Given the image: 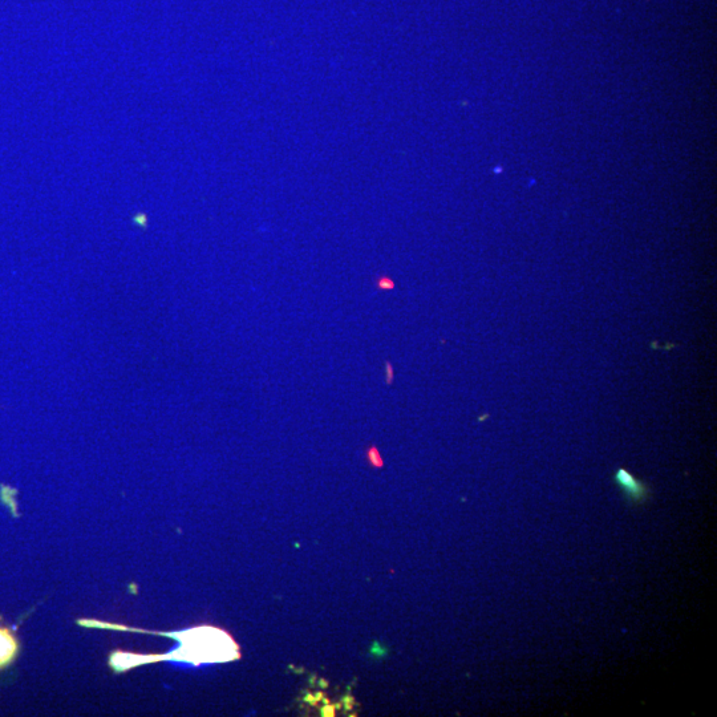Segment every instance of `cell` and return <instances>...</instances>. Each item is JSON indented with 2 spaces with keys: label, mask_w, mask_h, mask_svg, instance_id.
I'll use <instances>...</instances> for the list:
<instances>
[{
  "label": "cell",
  "mask_w": 717,
  "mask_h": 717,
  "mask_svg": "<svg viewBox=\"0 0 717 717\" xmlns=\"http://www.w3.org/2000/svg\"><path fill=\"white\" fill-rule=\"evenodd\" d=\"M394 383V367L390 362H387V384Z\"/></svg>",
  "instance_id": "8992f818"
},
{
  "label": "cell",
  "mask_w": 717,
  "mask_h": 717,
  "mask_svg": "<svg viewBox=\"0 0 717 717\" xmlns=\"http://www.w3.org/2000/svg\"><path fill=\"white\" fill-rule=\"evenodd\" d=\"M185 660L193 663L226 662L238 658V646L224 631L202 627L184 633Z\"/></svg>",
  "instance_id": "6da1fadb"
},
{
  "label": "cell",
  "mask_w": 717,
  "mask_h": 717,
  "mask_svg": "<svg viewBox=\"0 0 717 717\" xmlns=\"http://www.w3.org/2000/svg\"><path fill=\"white\" fill-rule=\"evenodd\" d=\"M376 286H378V289L380 290H392L395 287L394 282H392L391 279L387 277L379 278V281L378 283H376Z\"/></svg>",
  "instance_id": "5b68a950"
},
{
  "label": "cell",
  "mask_w": 717,
  "mask_h": 717,
  "mask_svg": "<svg viewBox=\"0 0 717 717\" xmlns=\"http://www.w3.org/2000/svg\"><path fill=\"white\" fill-rule=\"evenodd\" d=\"M614 482L625 493L627 501L633 505H642L651 498L650 486L638 477L631 475L626 469L619 468L614 475Z\"/></svg>",
  "instance_id": "7a4b0ae2"
},
{
  "label": "cell",
  "mask_w": 717,
  "mask_h": 717,
  "mask_svg": "<svg viewBox=\"0 0 717 717\" xmlns=\"http://www.w3.org/2000/svg\"><path fill=\"white\" fill-rule=\"evenodd\" d=\"M16 640L10 631L0 629V667L4 666L14 658L16 654Z\"/></svg>",
  "instance_id": "3957f363"
},
{
  "label": "cell",
  "mask_w": 717,
  "mask_h": 717,
  "mask_svg": "<svg viewBox=\"0 0 717 717\" xmlns=\"http://www.w3.org/2000/svg\"><path fill=\"white\" fill-rule=\"evenodd\" d=\"M367 460L368 463L372 465L374 468H383V459L382 455H380V452L378 451V448L371 447L367 451Z\"/></svg>",
  "instance_id": "277c9868"
}]
</instances>
